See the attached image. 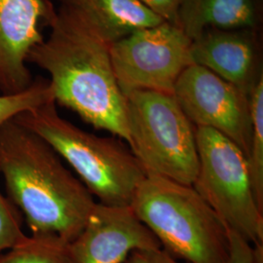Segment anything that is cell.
<instances>
[{"label":"cell","mask_w":263,"mask_h":263,"mask_svg":"<svg viewBox=\"0 0 263 263\" xmlns=\"http://www.w3.org/2000/svg\"><path fill=\"white\" fill-rule=\"evenodd\" d=\"M0 263H71L68 243L55 235L30 234L0 253Z\"/></svg>","instance_id":"obj_14"},{"label":"cell","mask_w":263,"mask_h":263,"mask_svg":"<svg viewBox=\"0 0 263 263\" xmlns=\"http://www.w3.org/2000/svg\"><path fill=\"white\" fill-rule=\"evenodd\" d=\"M55 102L49 81L36 78L27 90L18 94H0V129L22 113Z\"/></svg>","instance_id":"obj_16"},{"label":"cell","mask_w":263,"mask_h":263,"mask_svg":"<svg viewBox=\"0 0 263 263\" xmlns=\"http://www.w3.org/2000/svg\"><path fill=\"white\" fill-rule=\"evenodd\" d=\"M124 96L127 143L146 174L192 186L199 169L195 127L175 97L148 90Z\"/></svg>","instance_id":"obj_5"},{"label":"cell","mask_w":263,"mask_h":263,"mask_svg":"<svg viewBox=\"0 0 263 263\" xmlns=\"http://www.w3.org/2000/svg\"><path fill=\"white\" fill-rule=\"evenodd\" d=\"M193 65L203 66L249 97L263 78L259 31L208 29L191 40Z\"/></svg>","instance_id":"obj_11"},{"label":"cell","mask_w":263,"mask_h":263,"mask_svg":"<svg viewBox=\"0 0 263 263\" xmlns=\"http://www.w3.org/2000/svg\"><path fill=\"white\" fill-rule=\"evenodd\" d=\"M60 9L111 45L142 28L165 22L138 0H58Z\"/></svg>","instance_id":"obj_12"},{"label":"cell","mask_w":263,"mask_h":263,"mask_svg":"<svg viewBox=\"0 0 263 263\" xmlns=\"http://www.w3.org/2000/svg\"><path fill=\"white\" fill-rule=\"evenodd\" d=\"M195 138L199 169L192 187L227 230L252 245L263 244V211L254 197L244 152L209 128H195Z\"/></svg>","instance_id":"obj_6"},{"label":"cell","mask_w":263,"mask_h":263,"mask_svg":"<svg viewBox=\"0 0 263 263\" xmlns=\"http://www.w3.org/2000/svg\"><path fill=\"white\" fill-rule=\"evenodd\" d=\"M124 263H189L179 261L164 249L137 250L132 252Z\"/></svg>","instance_id":"obj_20"},{"label":"cell","mask_w":263,"mask_h":263,"mask_svg":"<svg viewBox=\"0 0 263 263\" xmlns=\"http://www.w3.org/2000/svg\"><path fill=\"white\" fill-rule=\"evenodd\" d=\"M164 250L189 263H226L228 230L191 185L146 174L131 206Z\"/></svg>","instance_id":"obj_4"},{"label":"cell","mask_w":263,"mask_h":263,"mask_svg":"<svg viewBox=\"0 0 263 263\" xmlns=\"http://www.w3.org/2000/svg\"><path fill=\"white\" fill-rule=\"evenodd\" d=\"M23 219L19 210L0 191V253L18 244L27 236L23 231Z\"/></svg>","instance_id":"obj_17"},{"label":"cell","mask_w":263,"mask_h":263,"mask_svg":"<svg viewBox=\"0 0 263 263\" xmlns=\"http://www.w3.org/2000/svg\"><path fill=\"white\" fill-rule=\"evenodd\" d=\"M130 206L96 203L81 232L68 243L71 263H124L137 250L160 249Z\"/></svg>","instance_id":"obj_9"},{"label":"cell","mask_w":263,"mask_h":263,"mask_svg":"<svg viewBox=\"0 0 263 263\" xmlns=\"http://www.w3.org/2000/svg\"><path fill=\"white\" fill-rule=\"evenodd\" d=\"M262 18V0H182L177 26L193 40L212 28L260 31Z\"/></svg>","instance_id":"obj_13"},{"label":"cell","mask_w":263,"mask_h":263,"mask_svg":"<svg viewBox=\"0 0 263 263\" xmlns=\"http://www.w3.org/2000/svg\"><path fill=\"white\" fill-rule=\"evenodd\" d=\"M252 136L247 161L254 197L263 211V78L250 96Z\"/></svg>","instance_id":"obj_15"},{"label":"cell","mask_w":263,"mask_h":263,"mask_svg":"<svg viewBox=\"0 0 263 263\" xmlns=\"http://www.w3.org/2000/svg\"><path fill=\"white\" fill-rule=\"evenodd\" d=\"M49 27V36L31 50L28 63L49 74L55 103L128 142L125 96L113 70L110 45L60 8Z\"/></svg>","instance_id":"obj_2"},{"label":"cell","mask_w":263,"mask_h":263,"mask_svg":"<svg viewBox=\"0 0 263 263\" xmlns=\"http://www.w3.org/2000/svg\"><path fill=\"white\" fill-rule=\"evenodd\" d=\"M228 256L226 263H254L253 245L234 231L228 230Z\"/></svg>","instance_id":"obj_18"},{"label":"cell","mask_w":263,"mask_h":263,"mask_svg":"<svg viewBox=\"0 0 263 263\" xmlns=\"http://www.w3.org/2000/svg\"><path fill=\"white\" fill-rule=\"evenodd\" d=\"M0 175L31 234L70 243L97 203L56 151L15 118L0 129Z\"/></svg>","instance_id":"obj_1"},{"label":"cell","mask_w":263,"mask_h":263,"mask_svg":"<svg viewBox=\"0 0 263 263\" xmlns=\"http://www.w3.org/2000/svg\"><path fill=\"white\" fill-rule=\"evenodd\" d=\"M173 96L195 128H209L233 141L247 158L252 136L250 97L211 70L191 65Z\"/></svg>","instance_id":"obj_8"},{"label":"cell","mask_w":263,"mask_h":263,"mask_svg":"<svg viewBox=\"0 0 263 263\" xmlns=\"http://www.w3.org/2000/svg\"><path fill=\"white\" fill-rule=\"evenodd\" d=\"M147 9L159 16L165 22L177 26L179 7L182 0H138Z\"/></svg>","instance_id":"obj_19"},{"label":"cell","mask_w":263,"mask_h":263,"mask_svg":"<svg viewBox=\"0 0 263 263\" xmlns=\"http://www.w3.org/2000/svg\"><path fill=\"white\" fill-rule=\"evenodd\" d=\"M190 45L191 39L168 22L112 43L111 64L123 95L139 90L173 94L180 74L193 65Z\"/></svg>","instance_id":"obj_7"},{"label":"cell","mask_w":263,"mask_h":263,"mask_svg":"<svg viewBox=\"0 0 263 263\" xmlns=\"http://www.w3.org/2000/svg\"><path fill=\"white\" fill-rule=\"evenodd\" d=\"M15 119L35 133L68 164L90 193L106 206H131L146 172L125 142L78 128L50 102Z\"/></svg>","instance_id":"obj_3"},{"label":"cell","mask_w":263,"mask_h":263,"mask_svg":"<svg viewBox=\"0 0 263 263\" xmlns=\"http://www.w3.org/2000/svg\"><path fill=\"white\" fill-rule=\"evenodd\" d=\"M55 13L49 0H0V94H18L32 84L28 56Z\"/></svg>","instance_id":"obj_10"}]
</instances>
